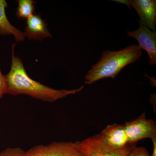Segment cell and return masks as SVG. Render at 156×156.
<instances>
[{
    "mask_svg": "<svg viewBox=\"0 0 156 156\" xmlns=\"http://www.w3.org/2000/svg\"><path fill=\"white\" fill-rule=\"evenodd\" d=\"M15 44L12 46L11 69L5 75L7 84L6 94L27 95L37 100L53 103L68 95L79 93L83 89L84 86H82L76 89L59 90L33 80L27 74L21 59L15 56Z\"/></svg>",
    "mask_w": 156,
    "mask_h": 156,
    "instance_id": "1",
    "label": "cell"
},
{
    "mask_svg": "<svg viewBox=\"0 0 156 156\" xmlns=\"http://www.w3.org/2000/svg\"><path fill=\"white\" fill-rule=\"evenodd\" d=\"M142 55V50L136 44L118 51L105 50L87 73L85 83L91 85L102 79L115 78L123 69L137 61Z\"/></svg>",
    "mask_w": 156,
    "mask_h": 156,
    "instance_id": "2",
    "label": "cell"
},
{
    "mask_svg": "<svg viewBox=\"0 0 156 156\" xmlns=\"http://www.w3.org/2000/svg\"><path fill=\"white\" fill-rule=\"evenodd\" d=\"M77 147L83 156H127L136 144H131L122 150L109 147L98 137V134L80 141H76Z\"/></svg>",
    "mask_w": 156,
    "mask_h": 156,
    "instance_id": "3",
    "label": "cell"
},
{
    "mask_svg": "<svg viewBox=\"0 0 156 156\" xmlns=\"http://www.w3.org/2000/svg\"><path fill=\"white\" fill-rule=\"evenodd\" d=\"M124 127L128 138V143L136 144V143L145 138H156L155 120L147 119L145 112L136 119L126 122Z\"/></svg>",
    "mask_w": 156,
    "mask_h": 156,
    "instance_id": "4",
    "label": "cell"
},
{
    "mask_svg": "<svg viewBox=\"0 0 156 156\" xmlns=\"http://www.w3.org/2000/svg\"><path fill=\"white\" fill-rule=\"evenodd\" d=\"M24 156H83L76 142L54 141L47 145L39 144L25 151Z\"/></svg>",
    "mask_w": 156,
    "mask_h": 156,
    "instance_id": "5",
    "label": "cell"
},
{
    "mask_svg": "<svg viewBox=\"0 0 156 156\" xmlns=\"http://www.w3.org/2000/svg\"><path fill=\"white\" fill-rule=\"evenodd\" d=\"M114 1L125 4L129 9L133 8L139 15L140 20L139 22L151 30L156 31V0Z\"/></svg>",
    "mask_w": 156,
    "mask_h": 156,
    "instance_id": "6",
    "label": "cell"
},
{
    "mask_svg": "<svg viewBox=\"0 0 156 156\" xmlns=\"http://www.w3.org/2000/svg\"><path fill=\"white\" fill-rule=\"evenodd\" d=\"M139 23L137 30L128 32V37L134 38L138 42V46L141 50L147 51L150 65L156 64V32L151 30L147 27Z\"/></svg>",
    "mask_w": 156,
    "mask_h": 156,
    "instance_id": "7",
    "label": "cell"
},
{
    "mask_svg": "<svg viewBox=\"0 0 156 156\" xmlns=\"http://www.w3.org/2000/svg\"><path fill=\"white\" fill-rule=\"evenodd\" d=\"M98 135L105 145L114 149H124L131 144L128 143L124 125L115 123L108 125Z\"/></svg>",
    "mask_w": 156,
    "mask_h": 156,
    "instance_id": "8",
    "label": "cell"
},
{
    "mask_svg": "<svg viewBox=\"0 0 156 156\" xmlns=\"http://www.w3.org/2000/svg\"><path fill=\"white\" fill-rule=\"evenodd\" d=\"M30 40H42L52 37L48 30L47 24L41 15L34 14L27 20L26 27L24 33Z\"/></svg>",
    "mask_w": 156,
    "mask_h": 156,
    "instance_id": "9",
    "label": "cell"
},
{
    "mask_svg": "<svg viewBox=\"0 0 156 156\" xmlns=\"http://www.w3.org/2000/svg\"><path fill=\"white\" fill-rule=\"evenodd\" d=\"M8 3L5 0H0V34L2 35H13L17 42H21L25 40L24 33L14 27L7 18L6 9Z\"/></svg>",
    "mask_w": 156,
    "mask_h": 156,
    "instance_id": "10",
    "label": "cell"
},
{
    "mask_svg": "<svg viewBox=\"0 0 156 156\" xmlns=\"http://www.w3.org/2000/svg\"><path fill=\"white\" fill-rule=\"evenodd\" d=\"M16 11V16L18 19H27L34 14L36 2L33 0H19Z\"/></svg>",
    "mask_w": 156,
    "mask_h": 156,
    "instance_id": "11",
    "label": "cell"
},
{
    "mask_svg": "<svg viewBox=\"0 0 156 156\" xmlns=\"http://www.w3.org/2000/svg\"><path fill=\"white\" fill-rule=\"evenodd\" d=\"M25 151L20 147H9L0 151V156H24Z\"/></svg>",
    "mask_w": 156,
    "mask_h": 156,
    "instance_id": "12",
    "label": "cell"
},
{
    "mask_svg": "<svg viewBox=\"0 0 156 156\" xmlns=\"http://www.w3.org/2000/svg\"><path fill=\"white\" fill-rule=\"evenodd\" d=\"M127 156H150L148 151L145 147H135L132 149Z\"/></svg>",
    "mask_w": 156,
    "mask_h": 156,
    "instance_id": "13",
    "label": "cell"
},
{
    "mask_svg": "<svg viewBox=\"0 0 156 156\" xmlns=\"http://www.w3.org/2000/svg\"><path fill=\"white\" fill-rule=\"evenodd\" d=\"M1 62V61H0ZM7 90V84L5 75L2 73L0 66V99L2 98L3 95L6 94Z\"/></svg>",
    "mask_w": 156,
    "mask_h": 156,
    "instance_id": "14",
    "label": "cell"
},
{
    "mask_svg": "<svg viewBox=\"0 0 156 156\" xmlns=\"http://www.w3.org/2000/svg\"><path fill=\"white\" fill-rule=\"evenodd\" d=\"M153 142V152L151 156H156V138L152 140Z\"/></svg>",
    "mask_w": 156,
    "mask_h": 156,
    "instance_id": "15",
    "label": "cell"
}]
</instances>
